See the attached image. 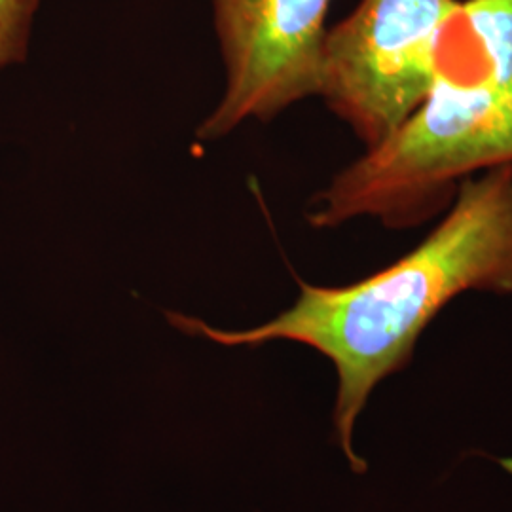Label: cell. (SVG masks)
Here are the masks:
<instances>
[{
    "mask_svg": "<svg viewBox=\"0 0 512 512\" xmlns=\"http://www.w3.org/2000/svg\"><path fill=\"white\" fill-rule=\"evenodd\" d=\"M298 285L293 306L255 329L220 330L183 313L165 315L173 327L226 348L287 340L325 355L338 374L336 440L351 469L365 473L353 427L374 387L412 361L421 332L456 296L512 294V164L461 181L433 232L384 270L344 287Z\"/></svg>",
    "mask_w": 512,
    "mask_h": 512,
    "instance_id": "6da1fadb",
    "label": "cell"
},
{
    "mask_svg": "<svg viewBox=\"0 0 512 512\" xmlns=\"http://www.w3.org/2000/svg\"><path fill=\"white\" fill-rule=\"evenodd\" d=\"M512 164V84L437 80L412 116L342 169L308 220L334 228L359 217L412 228L448 209L459 184Z\"/></svg>",
    "mask_w": 512,
    "mask_h": 512,
    "instance_id": "7a4b0ae2",
    "label": "cell"
},
{
    "mask_svg": "<svg viewBox=\"0 0 512 512\" xmlns=\"http://www.w3.org/2000/svg\"><path fill=\"white\" fill-rule=\"evenodd\" d=\"M458 0H361L327 31L319 97L378 147L420 107L437 80L435 48Z\"/></svg>",
    "mask_w": 512,
    "mask_h": 512,
    "instance_id": "3957f363",
    "label": "cell"
},
{
    "mask_svg": "<svg viewBox=\"0 0 512 512\" xmlns=\"http://www.w3.org/2000/svg\"><path fill=\"white\" fill-rule=\"evenodd\" d=\"M332 0H211L226 90L198 128L202 141L247 120L268 122L319 95Z\"/></svg>",
    "mask_w": 512,
    "mask_h": 512,
    "instance_id": "277c9868",
    "label": "cell"
},
{
    "mask_svg": "<svg viewBox=\"0 0 512 512\" xmlns=\"http://www.w3.org/2000/svg\"><path fill=\"white\" fill-rule=\"evenodd\" d=\"M437 80L512 84V0L458 2L435 48Z\"/></svg>",
    "mask_w": 512,
    "mask_h": 512,
    "instance_id": "5b68a950",
    "label": "cell"
},
{
    "mask_svg": "<svg viewBox=\"0 0 512 512\" xmlns=\"http://www.w3.org/2000/svg\"><path fill=\"white\" fill-rule=\"evenodd\" d=\"M40 0H0V71L27 59Z\"/></svg>",
    "mask_w": 512,
    "mask_h": 512,
    "instance_id": "8992f818",
    "label": "cell"
}]
</instances>
